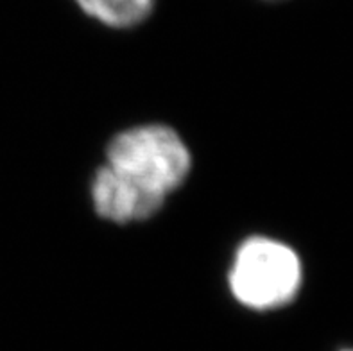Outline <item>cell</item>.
<instances>
[{
  "mask_svg": "<svg viewBox=\"0 0 353 351\" xmlns=\"http://www.w3.org/2000/svg\"><path fill=\"white\" fill-rule=\"evenodd\" d=\"M108 167L149 196L165 201L187 179L190 152L174 129L140 126L113 138Z\"/></svg>",
  "mask_w": 353,
  "mask_h": 351,
  "instance_id": "cell-1",
  "label": "cell"
},
{
  "mask_svg": "<svg viewBox=\"0 0 353 351\" xmlns=\"http://www.w3.org/2000/svg\"><path fill=\"white\" fill-rule=\"evenodd\" d=\"M301 262L289 245L251 237L233 258L230 289L244 307L271 310L291 303L301 287Z\"/></svg>",
  "mask_w": 353,
  "mask_h": 351,
  "instance_id": "cell-2",
  "label": "cell"
},
{
  "mask_svg": "<svg viewBox=\"0 0 353 351\" xmlns=\"http://www.w3.org/2000/svg\"><path fill=\"white\" fill-rule=\"evenodd\" d=\"M92 199L95 212L101 217L121 224L145 221L157 214L165 203L137 188L108 165L101 167L95 174L92 183Z\"/></svg>",
  "mask_w": 353,
  "mask_h": 351,
  "instance_id": "cell-3",
  "label": "cell"
},
{
  "mask_svg": "<svg viewBox=\"0 0 353 351\" xmlns=\"http://www.w3.org/2000/svg\"><path fill=\"white\" fill-rule=\"evenodd\" d=\"M90 17L110 27H133L149 17L154 0H76Z\"/></svg>",
  "mask_w": 353,
  "mask_h": 351,
  "instance_id": "cell-4",
  "label": "cell"
},
{
  "mask_svg": "<svg viewBox=\"0 0 353 351\" xmlns=\"http://www.w3.org/2000/svg\"><path fill=\"white\" fill-rule=\"evenodd\" d=\"M343 351H353V350H343Z\"/></svg>",
  "mask_w": 353,
  "mask_h": 351,
  "instance_id": "cell-5",
  "label": "cell"
}]
</instances>
